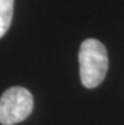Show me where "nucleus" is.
Masks as SVG:
<instances>
[{
    "mask_svg": "<svg viewBox=\"0 0 124 125\" xmlns=\"http://www.w3.org/2000/svg\"><path fill=\"white\" fill-rule=\"evenodd\" d=\"M80 78L86 89H95L104 81L109 61L105 46L98 39H85L79 51Z\"/></svg>",
    "mask_w": 124,
    "mask_h": 125,
    "instance_id": "1",
    "label": "nucleus"
},
{
    "mask_svg": "<svg viewBox=\"0 0 124 125\" xmlns=\"http://www.w3.org/2000/svg\"><path fill=\"white\" fill-rule=\"evenodd\" d=\"M33 96L27 89L14 86L5 90L0 97V124L15 125L31 115Z\"/></svg>",
    "mask_w": 124,
    "mask_h": 125,
    "instance_id": "2",
    "label": "nucleus"
},
{
    "mask_svg": "<svg viewBox=\"0 0 124 125\" xmlns=\"http://www.w3.org/2000/svg\"><path fill=\"white\" fill-rule=\"evenodd\" d=\"M14 11V0H0V38L10 28Z\"/></svg>",
    "mask_w": 124,
    "mask_h": 125,
    "instance_id": "3",
    "label": "nucleus"
}]
</instances>
